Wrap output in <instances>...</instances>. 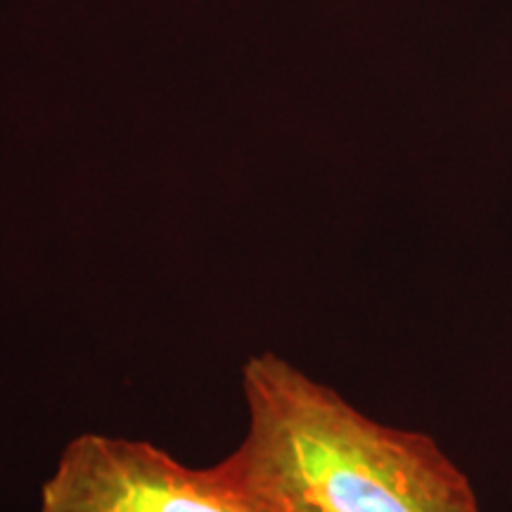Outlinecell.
Wrapping results in <instances>:
<instances>
[{"label":"cell","instance_id":"obj_1","mask_svg":"<svg viewBox=\"0 0 512 512\" xmlns=\"http://www.w3.org/2000/svg\"><path fill=\"white\" fill-rule=\"evenodd\" d=\"M247 430L219 470L273 512H482L427 434L384 425L275 351L240 373Z\"/></svg>","mask_w":512,"mask_h":512},{"label":"cell","instance_id":"obj_2","mask_svg":"<svg viewBox=\"0 0 512 512\" xmlns=\"http://www.w3.org/2000/svg\"><path fill=\"white\" fill-rule=\"evenodd\" d=\"M38 512H273L223 475L147 439L81 432L41 484Z\"/></svg>","mask_w":512,"mask_h":512}]
</instances>
